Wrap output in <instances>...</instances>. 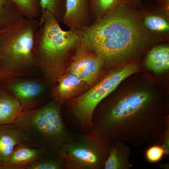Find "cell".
Here are the masks:
<instances>
[{"label": "cell", "instance_id": "cell-19", "mask_svg": "<svg viewBox=\"0 0 169 169\" xmlns=\"http://www.w3.org/2000/svg\"><path fill=\"white\" fill-rule=\"evenodd\" d=\"M63 165L59 156L49 154L24 166L22 169H60Z\"/></svg>", "mask_w": 169, "mask_h": 169}, {"label": "cell", "instance_id": "cell-10", "mask_svg": "<svg viewBox=\"0 0 169 169\" xmlns=\"http://www.w3.org/2000/svg\"><path fill=\"white\" fill-rule=\"evenodd\" d=\"M24 130L13 123L0 124V168L12 153L15 146L23 143Z\"/></svg>", "mask_w": 169, "mask_h": 169}, {"label": "cell", "instance_id": "cell-3", "mask_svg": "<svg viewBox=\"0 0 169 169\" xmlns=\"http://www.w3.org/2000/svg\"><path fill=\"white\" fill-rule=\"evenodd\" d=\"M24 131L23 144L43 148L57 155L70 138L62 120L59 105L49 103L36 110L22 112L13 123Z\"/></svg>", "mask_w": 169, "mask_h": 169}, {"label": "cell", "instance_id": "cell-5", "mask_svg": "<svg viewBox=\"0 0 169 169\" xmlns=\"http://www.w3.org/2000/svg\"><path fill=\"white\" fill-rule=\"evenodd\" d=\"M111 142L92 131L77 138H70L60 148L58 155L63 159L64 168L103 169Z\"/></svg>", "mask_w": 169, "mask_h": 169}, {"label": "cell", "instance_id": "cell-7", "mask_svg": "<svg viewBox=\"0 0 169 169\" xmlns=\"http://www.w3.org/2000/svg\"><path fill=\"white\" fill-rule=\"evenodd\" d=\"M137 70L135 64H130L111 73L87 92L68 104L81 126L87 132L93 130V115L98 105L119 84Z\"/></svg>", "mask_w": 169, "mask_h": 169}, {"label": "cell", "instance_id": "cell-12", "mask_svg": "<svg viewBox=\"0 0 169 169\" xmlns=\"http://www.w3.org/2000/svg\"><path fill=\"white\" fill-rule=\"evenodd\" d=\"M12 89L20 103L22 112L36 109L38 99L43 90L41 84L34 81L21 82L13 85Z\"/></svg>", "mask_w": 169, "mask_h": 169}, {"label": "cell", "instance_id": "cell-23", "mask_svg": "<svg viewBox=\"0 0 169 169\" xmlns=\"http://www.w3.org/2000/svg\"><path fill=\"white\" fill-rule=\"evenodd\" d=\"M165 155L164 147L160 144H154L145 152V158L149 162L156 163L160 161Z\"/></svg>", "mask_w": 169, "mask_h": 169}, {"label": "cell", "instance_id": "cell-18", "mask_svg": "<svg viewBox=\"0 0 169 169\" xmlns=\"http://www.w3.org/2000/svg\"><path fill=\"white\" fill-rule=\"evenodd\" d=\"M23 17L11 0H0V32Z\"/></svg>", "mask_w": 169, "mask_h": 169}, {"label": "cell", "instance_id": "cell-20", "mask_svg": "<svg viewBox=\"0 0 169 169\" xmlns=\"http://www.w3.org/2000/svg\"><path fill=\"white\" fill-rule=\"evenodd\" d=\"M18 8L24 17L36 19L42 13L39 0H11Z\"/></svg>", "mask_w": 169, "mask_h": 169}, {"label": "cell", "instance_id": "cell-9", "mask_svg": "<svg viewBox=\"0 0 169 169\" xmlns=\"http://www.w3.org/2000/svg\"><path fill=\"white\" fill-rule=\"evenodd\" d=\"M61 22L69 29H81L92 23L88 0H66Z\"/></svg>", "mask_w": 169, "mask_h": 169}, {"label": "cell", "instance_id": "cell-13", "mask_svg": "<svg viewBox=\"0 0 169 169\" xmlns=\"http://www.w3.org/2000/svg\"><path fill=\"white\" fill-rule=\"evenodd\" d=\"M125 143L121 140L111 142L104 169H129L132 166L130 160V148Z\"/></svg>", "mask_w": 169, "mask_h": 169}, {"label": "cell", "instance_id": "cell-6", "mask_svg": "<svg viewBox=\"0 0 169 169\" xmlns=\"http://www.w3.org/2000/svg\"><path fill=\"white\" fill-rule=\"evenodd\" d=\"M39 22L23 18L0 32V60L26 64L35 60L34 38Z\"/></svg>", "mask_w": 169, "mask_h": 169}, {"label": "cell", "instance_id": "cell-15", "mask_svg": "<svg viewBox=\"0 0 169 169\" xmlns=\"http://www.w3.org/2000/svg\"><path fill=\"white\" fill-rule=\"evenodd\" d=\"M145 65L148 69L156 73H161L168 69L169 47L160 45L154 47L148 54Z\"/></svg>", "mask_w": 169, "mask_h": 169}, {"label": "cell", "instance_id": "cell-1", "mask_svg": "<svg viewBox=\"0 0 169 169\" xmlns=\"http://www.w3.org/2000/svg\"><path fill=\"white\" fill-rule=\"evenodd\" d=\"M152 97L133 93L115 101L105 113L93 117V131L111 142L121 140L135 147L158 143L169 123L168 116L148 111Z\"/></svg>", "mask_w": 169, "mask_h": 169}, {"label": "cell", "instance_id": "cell-24", "mask_svg": "<svg viewBox=\"0 0 169 169\" xmlns=\"http://www.w3.org/2000/svg\"><path fill=\"white\" fill-rule=\"evenodd\" d=\"M162 5H164L166 6H167L169 4V0H159Z\"/></svg>", "mask_w": 169, "mask_h": 169}, {"label": "cell", "instance_id": "cell-8", "mask_svg": "<svg viewBox=\"0 0 169 169\" xmlns=\"http://www.w3.org/2000/svg\"><path fill=\"white\" fill-rule=\"evenodd\" d=\"M104 59L85 45L83 39L71 61L67 72L75 75L87 85L93 84L105 63Z\"/></svg>", "mask_w": 169, "mask_h": 169}, {"label": "cell", "instance_id": "cell-17", "mask_svg": "<svg viewBox=\"0 0 169 169\" xmlns=\"http://www.w3.org/2000/svg\"><path fill=\"white\" fill-rule=\"evenodd\" d=\"M22 112L20 103L17 98L0 95V124L13 123Z\"/></svg>", "mask_w": 169, "mask_h": 169}, {"label": "cell", "instance_id": "cell-4", "mask_svg": "<svg viewBox=\"0 0 169 169\" xmlns=\"http://www.w3.org/2000/svg\"><path fill=\"white\" fill-rule=\"evenodd\" d=\"M39 27L34 38L35 59L49 64L63 63L72 60L83 40L81 29L65 31L49 11L42 12Z\"/></svg>", "mask_w": 169, "mask_h": 169}, {"label": "cell", "instance_id": "cell-22", "mask_svg": "<svg viewBox=\"0 0 169 169\" xmlns=\"http://www.w3.org/2000/svg\"><path fill=\"white\" fill-rule=\"evenodd\" d=\"M144 24L148 29L156 32L167 31L169 24L164 18L156 15H150L146 17L144 20Z\"/></svg>", "mask_w": 169, "mask_h": 169}, {"label": "cell", "instance_id": "cell-21", "mask_svg": "<svg viewBox=\"0 0 169 169\" xmlns=\"http://www.w3.org/2000/svg\"><path fill=\"white\" fill-rule=\"evenodd\" d=\"M39 1L42 12L45 10L49 11L56 17L59 23L61 22L65 12L66 0Z\"/></svg>", "mask_w": 169, "mask_h": 169}, {"label": "cell", "instance_id": "cell-16", "mask_svg": "<svg viewBox=\"0 0 169 169\" xmlns=\"http://www.w3.org/2000/svg\"><path fill=\"white\" fill-rule=\"evenodd\" d=\"M92 22L97 20L117 5H126L130 7L138 6L139 0H88Z\"/></svg>", "mask_w": 169, "mask_h": 169}, {"label": "cell", "instance_id": "cell-2", "mask_svg": "<svg viewBox=\"0 0 169 169\" xmlns=\"http://www.w3.org/2000/svg\"><path fill=\"white\" fill-rule=\"evenodd\" d=\"M131 7L118 5L100 19L81 28L86 46L114 62L134 54L143 43L140 23L130 14Z\"/></svg>", "mask_w": 169, "mask_h": 169}, {"label": "cell", "instance_id": "cell-14", "mask_svg": "<svg viewBox=\"0 0 169 169\" xmlns=\"http://www.w3.org/2000/svg\"><path fill=\"white\" fill-rule=\"evenodd\" d=\"M85 84L78 77L67 72L59 79L57 90L59 100L64 101L71 99L84 88Z\"/></svg>", "mask_w": 169, "mask_h": 169}, {"label": "cell", "instance_id": "cell-11", "mask_svg": "<svg viewBox=\"0 0 169 169\" xmlns=\"http://www.w3.org/2000/svg\"><path fill=\"white\" fill-rule=\"evenodd\" d=\"M49 154H51L45 149L29 147L19 143L0 169H22L24 166Z\"/></svg>", "mask_w": 169, "mask_h": 169}]
</instances>
